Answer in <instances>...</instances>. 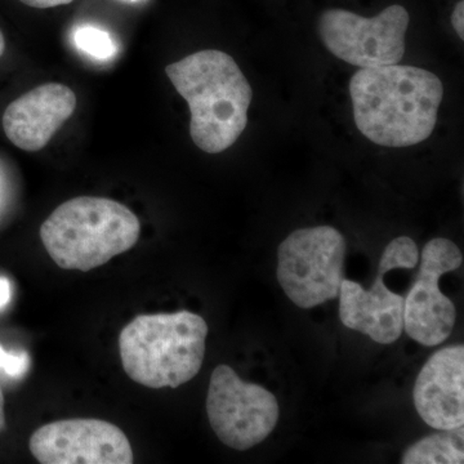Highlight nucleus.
Wrapping results in <instances>:
<instances>
[{
    "mask_svg": "<svg viewBox=\"0 0 464 464\" xmlns=\"http://www.w3.org/2000/svg\"><path fill=\"white\" fill-rule=\"evenodd\" d=\"M166 72L188 101L195 145L207 154L231 148L246 130L253 99L252 87L234 58L222 51H200L170 63Z\"/></svg>",
    "mask_w": 464,
    "mask_h": 464,
    "instance_id": "nucleus-2",
    "label": "nucleus"
},
{
    "mask_svg": "<svg viewBox=\"0 0 464 464\" xmlns=\"http://www.w3.org/2000/svg\"><path fill=\"white\" fill-rule=\"evenodd\" d=\"M462 262V252L451 240L438 237L424 246L420 276L404 304V331L411 340L433 347L450 337L457 310L439 283L442 275L457 270Z\"/></svg>",
    "mask_w": 464,
    "mask_h": 464,
    "instance_id": "nucleus-9",
    "label": "nucleus"
},
{
    "mask_svg": "<svg viewBox=\"0 0 464 464\" xmlns=\"http://www.w3.org/2000/svg\"><path fill=\"white\" fill-rule=\"evenodd\" d=\"M414 405L420 418L436 430L464 423V347L441 348L418 374Z\"/></svg>",
    "mask_w": 464,
    "mask_h": 464,
    "instance_id": "nucleus-12",
    "label": "nucleus"
},
{
    "mask_svg": "<svg viewBox=\"0 0 464 464\" xmlns=\"http://www.w3.org/2000/svg\"><path fill=\"white\" fill-rule=\"evenodd\" d=\"M130 2H137V0H130Z\"/></svg>",
    "mask_w": 464,
    "mask_h": 464,
    "instance_id": "nucleus-21",
    "label": "nucleus"
},
{
    "mask_svg": "<svg viewBox=\"0 0 464 464\" xmlns=\"http://www.w3.org/2000/svg\"><path fill=\"white\" fill-rule=\"evenodd\" d=\"M5 51V36H3L2 30H0V57L3 56Z\"/></svg>",
    "mask_w": 464,
    "mask_h": 464,
    "instance_id": "nucleus-20",
    "label": "nucleus"
},
{
    "mask_svg": "<svg viewBox=\"0 0 464 464\" xmlns=\"http://www.w3.org/2000/svg\"><path fill=\"white\" fill-rule=\"evenodd\" d=\"M74 43L78 50L96 60H109L116 53L111 36L96 26L78 27L74 33Z\"/></svg>",
    "mask_w": 464,
    "mask_h": 464,
    "instance_id": "nucleus-14",
    "label": "nucleus"
},
{
    "mask_svg": "<svg viewBox=\"0 0 464 464\" xmlns=\"http://www.w3.org/2000/svg\"><path fill=\"white\" fill-rule=\"evenodd\" d=\"M42 464H130L132 445L115 424L102 420H63L45 424L30 439Z\"/></svg>",
    "mask_w": 464,
    "mask_h": 464,
    "instance_id": "nucleus-10",
    "label": "nucleus"
},
{
    "mask_svg": "<svg viewBox=\"0 0 464 464\" xmlns=\"http://www.w3.org/2000/svg\"><path fill=\"white\" fill-rule=\"evenodd\" d=\"M140 232V219L119 201L79 197L43 222L41 239L58 267L88 273L132 249Z\"/></svg>",
    "mask_w": 464,
    "mask_h": 464,
    "instance_id": "nucleus-4",
    "label": "nucleus"
},
{
    "mask_svg": "<svg viewBox=\"0 0 464 464\" xmlns=\"http://www.w3.org/2000/svg\"><path fill=\"white\" fill-rule=\"evenodd\" d=\"M464 2L457 3L456 8H454L453 14H451V24H453L454 30H456L459 38L464 39Z\"/></svg>",
    "mask_w": 464,
    "mask_h": 464,
    "instance_id": "nucleus-16",
    "label": "nucleus"
},
{
    "mask_svg": "<svg viewBox=\"0 0 464 464\" xmlns=\"http://www.w3.org/2000/svg\"><path fill=\"white\" fill-rule=\"evenodd\" d=\"M463 426L427 436L406 449L402 464H462L464 463Z\"/></svg>",
    "mask_w": 464,
    "mask_h": 464,
    "instance_id": "nucleus-13",
    "label": "nucleus"
},
{
    "mask_svg": "<svg viewBox=\"0 0 464 464\" xmlns=\"http://www.w3.org/2000/svg\"><path fill=\"white\" fill-rule=\"evenodd\" d=\"M30 366L29 355L24 351L18 353H8L5 348L0 347V369L8 377L21 378L26 374Z\"/></svg>",
    "mask_w": 464,
    "mask_h": 464,
    "instance_id": "nucleus-15",
    "label": "nucleus"
},
{
    "mask_svg": "<svg viewBox=\"0 0 464 464\" xmlns=\"http://www.w3.org/2000/svg\"><path fill=\"white\" fill-rule=\"evenodd\" d=\"M20 2L29 5V7L47 9L70 5V3L74 2V0H20Z\"/></svg>",
    "mask_w": 464,
    "mask_h": 464,
    "instance_id": "nucleus-17",
    "label": "nucleus"
},
{
    "mask_svg": "<svg viewBox=\"0 0 464 464\" xmlns=\"http://www.w3.org/2000/svg\"><path fill=\"white\" fill-rule=\"evenodd\" d=\"M5 427V395H3L2 387H0V432Z\"/></svg>",
    "mask_w": 464,
    "mask_h": 464,
    "instance_id": "nucleus-19",
    "label": "nucleus"
},
{
    "mask_svg": "<svg viewBox=\"0 0 464 464\" xmlns=\"http://www.w3.org/2000/svg\"><path fill=\"white\" fill-rule=\"evenodd\" d=\"M207 335L206 320L190 311L134 317L119 335L124 372L149 389H177L199 373Z\"/></svg>",
    "mask_w": 464,
    "mask_h": 464,
    "instance_id": "nucleus-3",
    "label": "nucleus"
},
{
    "mask_svg": "<svg viewBox=\"0 0 464 464\" xmlns=\"http://www.w3.org/2000/svg\"><path fill=\"white\" fill-rule=\"evenodd\" d=\"M76 109V96L65 84L47 83L9 103L3 130L9 141L24 151L44 149Z\"/></svg>",
    "mask_w": 464,
    "mask_h": 464,
    "instance_id": "nucleus-11",
    "label": "nucleus"
},
{
    "mask_svg": "<svg viewBox=\"0 0 464 464\" xmlns=\"http://www.w3.org/2000/svg\"><path fill=\"white\" fill-rule=\"evenodd\" d=\"M418 248L408 237L391 241L382 255L373 286L365 290L362 284L343 279L340 289L341 322L348 329L362 333L380 344H391L404 331L405 298L387 288L384 275L398 268H414Z\"/></svg>",
    "mask_w": 464,
    "mask_h": 464,
    "instance_id": "nucleus-8",
    "label": "nucleus"
},
{
    "mask_svg": "<svg viewBox=\"0 0 464 464\" xmlns=\"http://www.w3.org/2000/svg\"><path fill=\"white\" fill-rule=\"evenodd\" d=\"M408 11L393 5L368 18L346 11L326 9L319 18V35L326 50L350 65L369 69L396 65L405 54Z\"/></svg>",
    "mask_w": 464,
    "mask_h": 464,
    "instance_id": "nucleus-6",
    "label": "nucleus"
},
{
    "mask_svg": "<svg viewBox=\"0 0 464 464\" xmlns=\"http://www.w3.org/2000/svg\"><path fill=\"white\" fill-rule=\"evenodd\" d=\"M347 243L331 226L299 228L277 249V280L299 308H314L338 297Z\"/></svg>",
    "mask_w": 464,
    "mask_h": 464,
    "instance_id": "nucleus-5",
    "label": "nucleus"
},
{
    "mask_svg": "<svg viewBox=\"0 0 464 464\" xmlns=\"http://www.w3.org/2000/svg\"><path fill=\"white\" fill-rule=\"evenodd\" d=\"M12 299L11 283L7 277H0V310L7 306Z\"/></svg>",
    "mask_w": 464,
    "mask_h": 464,
    "instance_id": "nucleus-18",
    "label": "nucleus"
},
{
    "mask_svg": "<svg viewBox=\"0 0 464 464\" xmlns=\"http://www.w3.org/2000/svg\"><path fill=\"white\" fill-rule=\"evenodd\" d=\"M207 413L226 447L248 450L274 431L280 409L270 391L241 380L228 365H218L210 377Z\"/></svg>",
    "mask_w": 464,
    "mask_h": 464,
    "instance_id": "nucleus-7",
    "label": "nucleus"
},
{
    "mask_svg": "<svg viewBox=\"0 0 464 464\" xmlns=\"http://www.w3.org/2000/svg\"><path fill=\"white\" fill-rule=\"evenodd\" d=\"M350 94L362 136L386 148H408L431 136L444 87L429 70L396 63L359 70Z\"/></svg>",
    "mask_w": 464,
    "mask_h": 464,
    "instance_id": "nucleus-1",
    "label": "nucleus"
}]
</instances>
